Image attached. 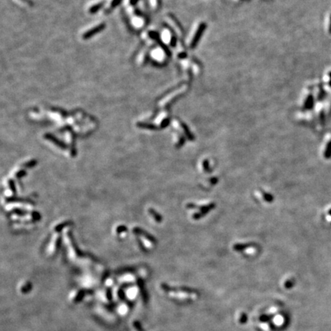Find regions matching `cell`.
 <instances>
[{
	"label": "cell",
	"mask_w": 331,
	"mask_h": 331,
	"mask_svg": "<svg viewBox=\"0 0 331 331\" xmlns=\"http://www.w3.org/2000/svg\"><path fill=\"white\" fill-rule=\"evenodd\" d=\"M103 3H104L103 2H97V3L95 4V5L91 6V7L89 8V12L90 13H95L96 12L98 11L99 9H100V8L102 7V6H103Z\"/></svg>",
	"instance_id": "cell-2"
},
{
	"label": "cell",
	"mask_w": 331,
	"mask_h": 331,
	"mask_svg": "<svg viewBox=\"0 0 331 331\" xmlns=\"http://www.w3.org/2000/svg\"><path fill=\"white\" fill-rule=\"evenodd\" d=\"M104 28H105V24L104 23L99 24L98 26H94V27L91 28V29H89V30H87V31H85V32L83 34L82 37H83L84 39H88V38H91L93 35H94L95 34H97V33H99L100 31H101Z\"/></svg>",
	"instance_id": "cell-1"
},
{
	"label": "cell",
	"mask_w": 331,
	"mask_h": 331,
	"mask_svg": "<svg viewBox=\"0 0 331 331\" xmlns=\"http://www.w3.org/2000/svg\"><path fill=\"white\" fill-rule=\"evenodd\" d=\"M146 52L145 51H142L140 53V55H139L138 58V62L140 63V64H144L146 62Z\"/></svg>",
	"instance_id": "cell-4"
},
{
	"label": "cell",
	"mask_w": 331,
	"mask_h": 331,
	"mask_svg": "<svg viewBox=\"0 0 331 331\" xmlns=\"http://www.w3.org/2000/svg\"><path fill=\"white\" fill-rule=\"evenodd\" d=\"M120 1H121V0H111V2H109L108 6H107L106 11L109 12L110 10H111L112 9H114V7H116V6H117L119 3H120Z\"/></svg>",
	"instance_id": "cell-3"
}]
</instances>
